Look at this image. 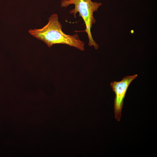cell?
Masks as SVG:
<instances>
[{
    "label": "cell",
    "mask_w": 157,
    "mask_h": 157,
    "mask_svg": "<svg viewBox=\"0 0 157 157\" xmlns=\"http://www.w3.org/2000/svg\"><path fill=\"white\" fill-rule=\"evenodd\" d=\"M47 24L40 29H30L29 33L36 38L44 42L49 47L55 44H64L75 47L83 51L84 43L81 40L77 33L67 35L62 30V25L56 14L51 15Z\"/></svg>",
    "instance_id": "1"
},
{
    "label": "cell",
    "mask_w": 157,
    "mask_h": 157,
    "mask_svg": "<svg viewBox=\"0 0 157 157\" xmlns=\"http://www.w3.org/2000/svg\"><path fill=\"white\" fill-rule=\"evenodd\" d=\"M71 4L74 5L75 7L69 11V13L73 14L76 18V14L79 13V16L82 17L85 24V29L83 31L87 34L88 45L90 47L93 46L95 49H98L99 46L93 39L91 29L92 25L96 21L93 13L98 10L102 3L93 2L91 0H62L61 1L60 6L63 7H67Z\"/></svg>",
    "instance_id": "2"
},
{
    "label": "cell",
    "mask_w": 157,
    "mask_h": 157,
    "mask_svg": "<svg viewBox=\"0 0 157 157\" xmlns=\"http://www.w3.org/2000/svg\"><path fill=\"white\" fill-rule=\"evenodd\" d=\"M137 76V74L127 76L119 81H114L110 83L113 91L115 93L114 107L115 117L118 121H119L122 116L124 100L127 89L131 82Z\"/></svg>",
    "instance_id": "3"
}]
</instances>
